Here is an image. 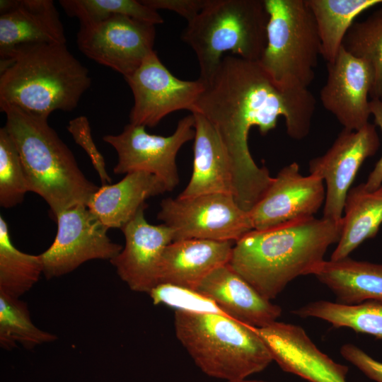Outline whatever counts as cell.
<instances>
[{
  "label": "cell",
  "mask_w": 382,
  "mask_h": 382,
  "mask_svg": "<svg viewBox=\"0 0 382 382\" xmlns=\"http://www.w3.org/2000/svg\"><path fill=\"white\" fill-rule=\"evenodd\" d=\"M204 83L193 112L202 115L217 131L232 165L233 196L243 210L250 212L273 180L267 168L253 159L250 129L257 127L265 135L283 117L287 134L301 140L309 133L316 99L308 89L279 86L258 61L232 54L224 56Z\"/></svg>",
  "instance_id": "6da1fadb"
},
{
  "label": "cell",
  "mask_w": 382,
  "mask_h": 382,
  "mask_svg": "<svg viewBox=\"0 0 382 382\" xmlns=\"http://www.w3.org/2000/svg\"><path fill=\"white\" fill-rule=\"evenodd\" d=\"M342 218L315 216L274 228L253 230L233 245L228 265L271 301L294 279L313 274L337 243Z\"/></svg>",
  "instance_id": "7a4b0ae2"
},
{
  "label": "cell",
  "mask_w": 382,
  "mask_h": 382,
  "mask_svg": "<svg viewBox=\"0 0 382 382\" xmlns=\"http://www.w3.org/2000/svg\"><path fill=\"white\" fill-rule=\"evenodd\" d=\"M0 57V108L48 120L54 111L74 110L91 84L66 44L22 45Z\"/></svg>",
  "instance_id": "3957f363"
},
{
  "label": "cell",
  "mask_w": 382,
  "mask_h": 382,
  "mask_svg": "<svg viewBox=\"0 0 382 382\" xmlns=\"http://www.w3.org/2000/svg\"><path fill=\"white\" fill-rule=\"evenodd\" d=\"M1 110L6 115L5 127L19 154L29 192L40 196L54 217L74 206L86 205L99 187L83 175L48 120L14 106Z\"/></svg>",
  "instance_id": "277c9868"
},
{
  "label": "cell",
  "mask_w": 382,
  "mask_h": 382,
  "mask_svg": "<svg viewBox=\"0 0 382 382\" xmlns=\"http://www.w3.org/2000/svg\"><path fill=\"white\" fill-rule=\"evenodd\" d=\"M173 324L178 341L209 376L245 379L273 361L255 328L228 316L175 310Z\"/></svg>",
  "instance_id": "5b68a950"
},
{
  "label": "cell",
  "mask_w": 382,
  "mask_h": 382,
  "mask_svg": "<svg viewBox=\"0 0 382 382\" xmlns=\"http://www.w3.org/2000/svg\"><path fill=\"white\" fill-rule=\"evenodd\" d=\"M268 19L261 0H210L182 35L197 56L199 79L207 83L228 52L259 61L267 44Z\"/></svg>",
  "instance_id": "8992f818"
},
{
  "label": "cell",
  "mask_w": 382,
  "mask_h": 382,
  "mask_svg": "<svg viewBox=\"0 0 382 382\" xmlns=\"http://www.w3.org/2000/svg\"><path fill=\"white\" fill-rule=\"evenodd\" d=\"M269 19L267 44L258 61L287 89H308L321 55L316 23L306 0H263Z\"/></svg>",
  "instance_id": "52a82bcc"
},
{
  "label": "cell",
  "mask_w": 382,
  "mask_h": 382,
  "mask_svg": "<svg viewBox=\"0 0 382 382\" xmlns=\"http://www.w3.org/2000/svg\"><path fill=\"white\" fill-rule=\"evenodd\" d=\"M158 219L172 229L173 241L205 239L236 243L253 230L249 212L243 210L230 194L168 197L161 201Z\"/></svg>",
  "instance_id": "ba28073f"
},
{
  "label": "cell",
  "mask_w": 382,
  "mask_h": 382,
  "mask_svg": "<svg viewBox=\"0 0 382 382\" xmlns=\"http://www.w3.org/2000/svg\"><path fill=\"white\" fill-rule=\"evenodd\" d=\"M195 119L189 115L178 121L170 136L151 134L141 125H127L118 134L103 137L118 156L114 167L115 174L146 172L158 178L167 192L173 191L179 183L176 156L180 148L195 137Z\"/></svg>",
  "instance_id": "9c48e42d"
},
{
  "label": "cell",
  "mask_w": 382,
  "mask_h": 382,
  "mask_svg": "<svg viewBox=\"0 0 382 382\" xmlns=\"http://www.w3.org/2000/svg\"><path fill=\"white\" fill-rule=\"evenodd\" d=\"M57 232L52 245L40 254L47 279L66 274L92 260H112L122 250L108 236V228L85 204L55 216Z\"/></svg>",
  "instance_id": "30bf717a"
},
{
  "label": "cell",
  "mask_w": 382,
  "mask_h": 382,
  "mask_svg": "<svg viewBox=\"0 0 382 382\" xmlns=\"http://www.w3.org/2000/svg\"><path fill=\"white\" fill-rule=\"evenodd\" d=\"M134 97L129 123L154 127L171 112L195 110L205 83L198 79L185 81L173 75L154 51L125 79Z\"/></svg>",
  "instance_id": "8fae6325"
},
{
  "label": "cell",
  "mask_w": 382,
  "mask_h": 382,
  "mask_svg": "<svg viewBox=\"0 0 382 382\" xmlns=\"http://www.w3.org/2000/svg\"><path fill=\"white\" fill-rule=\"evenodd\" d=\"M155 38V25L116 14L96 24L80 26L76 43L87 57L126 79L154 51Z\"/></svg>",
  "instance_id": "7c38bea8"
},
{
  "label": "cell",
  "mask_w": 382,
  "mask_h": 382,
  "mask_svg": "<svg viewBox=\"0 0 382 382\" xmlns=\"http://www.w3.org/2000/svg\"><path fill=\"white\" fill-rule=\"evenodd\" d=\"M379 146L376 126L369 122L358 130L343 129L323 155L310 161V174L325 185L323 217L342 219L347 195L359 169Z\"/></svg>",
  "instance_id": "4fadbf2b"
},
{
  "label": "cell",
  "mask_w": 382,
  "mask_h": 382,
  "mask_svg": "<svg viewBox=\"0 0 382 382\" xmlns=\"http://www.w3.org/2000/svg\"><path fill=\"white\" fill-rule=\"evenodd\" d=\"M325 187L319 177L303 176L297 163L280 170L249 212L253 230L262 231L314 216L325 202Z\"/></svg>",
  "instance_id": "5bb4252c"
},
{
  "label": "cell",
  "mask_w": 382,
  "mask_h": 382,
  "mask_svg": "<svg viewBox=\"0 0 382 382\" xmlns=\"http://www.w3.org/2000/svg\"><path fill=\"white\" fill-rule=\"evenodd\" d=\"M375 83L371 66L347 52L343 47L336 58L327 63V79L320 90L324 108L348 130L366 125L371 115V96Z\"/></svg>",
  "instance_id": "9a60e30c"
},
{
  "label": "cell",
  "mask_w": 382,
  "mask_h": 382,
  "mask_svg": "<svg viewBox=\"0 0 382 382\" xmlns=\"http://www.w3.org/2000/svg\"><path fill=\"white\" fill-rule=\"evenodd\" d=\"M143 206L121 231L125 245L110 262L129 289L149 294L158 284L161 260L165 248L173 241V231L164 224L147 222Z\"/></svg>",
  "instance_id": "2e32d148"
},
{
  "label": "cell",
  "mask_w": 382,
  "mask_h": 382,
  "mask_svg": "<svg viewBox=\"0 0 382 382\" xmlns=\"http://www.w3.org/2000/svg\"><path fill=\"white\" fill-rule=\"evenodd\" d=\"M255 330L284 371L309 382H347L348 366L321 352L301 327L275 321Z\"/></svg>",
  "instance_id": "e0dca14e"
},
{
  "label": "cell",
  "mask_w": 382,
  "mask_h": 382,
  "mask_svg": "<svg viewBox=\"0 0 382 382\" xmlns=\"http://www.w3.org/2000/svg\"><path fill=\"white\" fill-rule=\"evenodd\" d=\"M66 44L52 0L0 1V56L22 45Z\"/></svg>",
  "instance_id": "ac0fdd59"
},
{
  "label": "cell",
  "mask_w": 382,
  "mask_h": 382,
  "mask_svg": "<svg viewBox=\"0 0 382 382\" xmlns=\"http://www.w3.org/2000/svg\"><path fill=\"white\" fill-rule=\"evenodd\" d=\"M214 301L231 318L255 328L267 326L282 308L262 296L228 264L209 273L195 289Z\"/></svg>",
  "instance_id": "d6986e66"
},
{
  "label": "cell",
  "mask_w": 382,
  "mask_h": 382,
  "mask_svg": "<svg viewBox=\"0 0 382 382\" xmlns=\"http://www.w3.org/2000/svg\"><path fill=\"white\" fill-rule=\"evenodd\" d=\"M233 242L205 239L173 241L164 250L158 284L195 289L213 270L228 263Z\"/></svg>",
  "instance_id": "ffe728a7"
},
{
  "label": "cell",
  "mask_w": 382,
  "mask_h": 382,
  "mask_svg": "<svg viewBox=\"0 0 382 382\" xmlns=\"http://www.w3.org/2000/svg\"><path fill=\"white\" fill-rule=\"evenodd\" d=\"M192 114L195 132L192 174L178 197L185 198L210 193L233 195V169L226 149L214 127L202 115Z\"/></svg>",
  "instance_id": "44dd1931"
},
{
  "label": "cell",
  "mask_w": 382,
  "mask_h": 382,
  "mask_svg": "<svg viewBox=\"0 0 382 382\" xmlns=\"http://www.w3.org/2000/svg\"><path fill=\"white\" fill-rule=\"evenodd\" d=\"M167 192L164 183L146 172H132L115 184L99 187L86 206L109 228H122L146 205V200Z\"/></svg>",
  "instance_id": "7402d4cb"
},
{
  "label": "cell",
  "mask_w": 382,
  "mask_h": 382,
  "mask_svg": "<svg viewBox=\"0 0 382 382\" xmlns=\"http://www.w3.org/2000/svg\"><path fill=\"white\" fill-rule=\"evenodd\" d=\"M314 275L336 296L338 303L357 304L366 301L382 303V265L346 257L325 260Z\"/></svg>",
  "instance_id": "603a6c76"
},
{
  "label": "cell",
  "mask_w": 382,
  "mask_h": 382,
  "mask_svg": "<svg viewBox=\"0 0 382 382\" xmlns=\"http://www.w3.org/2000/svg\"><path fill=\"white\" fill-rule=\"evenodd\" d=\"M340 239L330 260L349 257L365 240L374 238L382 225V185L368 190L364 183L349 189L345 202Z\"/></svg>",
  "instance_id": "cb8c5ba5"
},
{
  "label": "cell",
  "mask_w": 382,
  "mask_h": 382,
  "mask_svg": "<svg viewBox=\"0 0 382 382\" xmlns=\"http://www.w3.org/2000/svg\"><path fill=\"white\" fill-rule=\"evenodd\" d=\"M314 17L321 45V56L336 58L344 38L357 17L382 0H306Z\"/></svg>",
  "instance_id": "d4e9b609"
},
{
  "label": "cell",
  "mask_w": 382,
  "mask_h": 382,
  "mask_svg": "<svg viewBox=\"0 0 382 382\" xmlns=\"http://www.w3.org/2000/svg\"><path fill=\"white\" fill-rule=\"evenodd\" d=\"M293 313L301 318L324 320L336 328H348L382 339V303L377 301L344 304L320 300L304 305Z\"/></svg>",
  "instance_id": "484cf974"
},
{
  "label": "cell",
  "mask_w": 382,
  "mask_h": 382,
  "mask_svg": "<svg viewBox=\"0 0 382 382\" xmlns=\"http://www.w3.org/2000/svg\"><path fill=\"white\" fill-rule=\"evenodd\" d=\"M43 274L40 255L18 250L12 243L8 224L0 216V293L20 298Z\"/></svg>",
  "instance_id": "4316f807"
},
{
  "label": "cell",
  "mask_w": 382,
  "mask_h": 382,
  "mask_svg": "<svg viewBox=\"0 0 382 382\" xmlns=\"http://www.w3.org/2000/svg\"><path fill=\"white\" fill-rule=\"evenodd\" d=\"M57 336L34 325L26 303L0 293V346L11 350L17 345L27 349L54 342Z\"/></svg>",
  "instance_id": "83f0119b"
},
{
  "label": "cell",
  "mask_w": 382,
  "mask_h": 382,
  "mask_svg": "<svg viewBox=\"0 0 382 382\" xmlns=\"http://www.w3.org/2000/svg\"><path fill=\"white\" fill-rule=\"evenodd\" d=\"M59 4L70 17H76L80 26L98 23L112 15H123L149 23L161 24L163 19L156 11L137 0H60Z\"/></svg>",
  "instance_id": "f1b7e54d"
},
{
  "label": "cell",
  "mask_w": 382,
  "mask_h": 382,
  "mask_svg": "<svg viewBox=\"0 0 382 382\" xmlns=\"http://www.w3.org/2000/svg\"><path fill=\"white\" fill-rule=\"evenodd\" d=\"M342 47L371 66L375 83L370 97L378 99L382 84V8L364 21H354L344 38Z\"/></svg>",
  "instance_id": "f546056e"
},
{
  "label": "cell",
  "mask_w": 382,
  "mask_h": 382,
  "mask_svg": "<svg viewBox=\"0 0 382 382\" xmlns=\"http://www.w3.org/2000/svg\"><path fill=\"white\" fill-rule=\"evenodd\" d=\"M29 192L17 148L5 126L0 129V206L21 204Z\"/></svg>",
  "instance_id": "4dcf8cb0"
},
{
  "label": "cell",
  "mask_w": 382,
  "mask_h": 382,
  "mask_svg": "<svg viewBox=\"0 0 382 382\" xmlns=\"http://www.w3.org/2000/svg\"><path fill=\"white\" fill-rule=\"evenodd\" d=\"M149 294L154 304H163L174 308L175 311L226 315L214 301L195 289L169 284H158Z\"/></svg>",
  "instance_id": "1f68e13d"
},
{
  "label": "cell",
  "mask_w": 382,
  "mask_h": 382,
  "mask_svg": "<svg viewBox=\"0 0 382 382\" xmlns=\"http://www.w3.org/2000/svg\"><path fill=\"white\" fill-rule=\"evenodd\" d=\"M67 130L74 141L82 147L89 156L102 184L110 183L112 179L107 172L105 159L93 140L88 118L86 116H79L72 119L69 122Z\"/></svg>",
  "instance_id": "d6a6232c"
},
{
  "label": "cell",
  "mask_w": 382,
  "mask_h": 382,
  "mask_svg": "<svg viewBox=\"0 0 382 382\" xmlns=\"http://www.w3.org/2000/svg\"><path fill=\"white\" fill-rule=\"evenodd\" d=\"M340 354L369 378L376 382H382V362L375 360L353 344L343 345Z\"/></svg>",
  "instance_id": "836d02e7"
},
{
  "label": "cell",
  "mask_w": 382,
  "mask_h": 382,
  "mask_svg": "<svg viewBox=\"0 0 382 382\" xmlns=\"http://www.w3.org/2000/svg\"><path fill=\"white\" fill-rule=\"evenodd\" d=\"M147 6L173 11L185 18L187 23L192 21L210 2V0H141Z\"/></svg>",
  "instance_id": "e575fe53"
},
{
  "label": "cell",
  "mask_w": 382,
  "mask_h": 382,
  "mask_svg": "<svg viewBox=\"0 0 382 382\" xmlns=\"http://www.w3.org/2000/svg\"><path fill=\"white\" fill-rule=\"evenodd\" d=\"M370 103L374 124L380 129L382 134V106L378 99H371ZM364 185L370 191L375 190L382 185V154L369 175Z\"/></svg>",
  "instance_id": "d590c367"
},
{
  "label": "cell",
  "mask_w": 382,
  "mask_h": 382,
  "mask_svg": "<svg viewBox=\"0 0 382 382\" xmlns=\"http://www.w3.org/2000/svg\"><path fill=\"white\" fill-rule=\"evenodd\" d=\"M226 382H269V381H255V380H247L242 379V380H237V381H228Z\"/></svg>",
  "instance_id": "8d00e7d4"
},
{
  "label": "cell",
  "mask_w": 382,
  "mask_h": 382,
  "mask_svg": "<svg viewBox=\"0 0 382 382\" xmlns=\"http://www.w3.org/2000/svg\"><path fill=\"white\" fill-rule=\"evenodd\" d=\"M378 100L380 101L381 105V106H382V84H381V91H380V94H379V97H378Z\"/></svg>",
  "instance_id": "74e56055"
}]
</instances>
